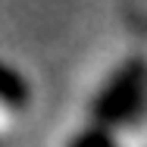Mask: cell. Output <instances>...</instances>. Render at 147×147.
Segmentation results:
<instances>
[{
	"label": "cell",
	"mask_w": 147,
	"mask_h": 147,
	"mask_svg": "<svg viewBox=\"0 0 147 147\" xmlns=\"http://www.w3.org/2000/svg\"><path fill=\"white\" fill-rule=\"evenodd\" d=\"M66 147H119L116 138H113V128H107V125H97V122H88V125H82L69 141Z\"/></svg>",
	"instance_id": "3957f363"
},
{
	"label": "cell",
	"mask_w": 147,
	"mask_h": 147,
	"mask_svg": "<svg viewBox=\"0 0 147 147\" xmlns=\"http://www.w3.org/2000/svg\"><path fill=\"white\" fill-rule=\"evenodd\" d=\"M144 107H147V59L125 57L91 97L88 122L107 125L116 131V128L131 125L144 113Z\"/></svg>",
	"instance_id": "6da1fadb"
},
{
	"label": "cell",
	"mask_w": 147,
	"mask_h": 147,
	"mask_svg": "<svg viewBox=\"0 0 147 147\" xmlns=\"http://www.w3.org/2000/svg\"><path fill=\"white\" fill-rule=\"evenodd\" d=\"M28 103H31L28 78H25L16 66H9V63L0 59V107L16 113V110H25Z\"/></svg>",
	"instance_id": "7a4b0ae2"
}]
</instances>
